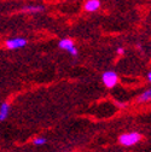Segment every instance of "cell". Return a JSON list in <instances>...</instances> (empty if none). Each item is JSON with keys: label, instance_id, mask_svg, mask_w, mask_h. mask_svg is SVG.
<instances>
[{"label": "cell", "instance_id": "2", "mask_svg": "<svg viewBox=\"0 0 151 152\" xmlns=\"http://www.w3.org/2000/svg\"><path fill=\"white\" fill-rule=\"evenodd\" d=\"M103 83L108 87V88H112V87H115L119 82V76L116 72L114 71H106L103 74Z\"/></svg>", "mask_w": 151, "mask_h": 152}, {"label": "cell", "instance_id": "6", "mask_svg": "<svg viewBox=\"0 0 151 152\" xmlns=\"http://www.w3.org/2000/svg\"><path fill=\"white\" fill-rule=\"evenodd\" d=\"M9 104L7 103H3L0 106V121H4L9 116Z\"/></svg>", "mask_w": 151, "mask_h": 152}, {"label": "cell", "instance_id": "1", "mask_svg": "<svg viewBox=\"0 0 151 152\" xmlns=\"http://www.w3.org/2000/svg\"><path fill=\"white\" fill-rule=\"evenodd\" d=\"M140 139H141V135L139 133L133 132V133H128V134H122L119 138V141L123 146H132V145H136L137 142H139Z\"/></svg>", "mask_w": 151, "mask_h": 152}, {"label": "cell", "instance_id": "4", "mask_svg": "<svg viewBox=\"0 0 151 152\" xmlns=\"http://www.w3.org/2000/svg\"><path fill=\"white\" fill-rule=\"evenodd\" d=\"M6 47L10 50H17V48H22L27 45V40L23 37H15V39H10L6 41Z\"/></svg>", "mask_w": 151, "mask_h": 152}, {"label": "cell", "instance_id": "5", "mask_svg": "<svg viewBox=\"0 0 151 152\" xmlns=\"http://www.w3.org/2000/svg\"><path fill=\"white\" fill-rule=\"evenodd\" d=\"M100 7V0H87L85 3L84 9L87 12H94Z\"/></svg>", "mask_w": 151, "mask_h": 152}, {"label": "cell", "instance_id": "9", "mask_svg": "<svg viewBox=\"0 0 151 152\" xmlns=\"http://www.w3.org/2000/svg\"><path fill=\"white\" fill-rule=\"evenodd\" d=\"M33 144H34L35 146L44 145V144H46V139H45V138H36V139L33 141Z\"/></svg>", "mask_w": 151, "mask_h": 152}, {"label": "cell", "instance_id": "11", "mask_svg": "<svg viewBox=\"0 0 151 152\" xmlns=\"http://www.w3.org/2000/svg\"><path fill=\"white\" fill-rule=\"evenodd\" d=\"M147 80H149V82L151 83V71H150V72L147 74Z\"/></svg>", "mask_w": 151, "mask_h": 152}, {"label": "cell", "instance_id": "7", "mask_svg": "<svg viewBox=\"0 0 151 152\" xmlns=\"http://www.w3.org/2000/svg\"><path fill=\"white\" fill-rule=\"evenodd\" d=\"M44 10V6H40V5H32V6H24L22 9L23 12H27V13H35V12H40Z\"/></svg>", "mask_w": 151, "mask_h": 152}, {"label": "cell", "instance_id": "8", "mask_svg": "<svg viewBox=\"0 0 151 152\" xmlns=\"http://www.w3.org/2000/svg\"><path fill=\"white\" fill-rule=\"evenodd\" d=\"M149 100H151V89H147V91H145L141 96L138 98V102H140V103H144V102H149Z\"/></svg>", "mask_w": 151, "mask_h": 152}, {"label": "cell", "instance_id": "10", "mask_svg": "<svg viewBox=\"0 0 151 152\" xmlns=\"http://www.w3.org/2000/svg\"><path fill=\"white\" fill-rule=\"evenodd\" d=\"M123 53H125V50L122 47H119L117 48V54H123Z\"/></svg>", "mask_w": 151, "mask_h": 152}, {"label": "cell", "instance_id": "3", "mask_svg": "<svg viewBox=\"0 0 151 152\" xmlns=\"http://www.w3.org/2000/svg\"><path fill=\"white\" fill-rule=\"evenodd\" d=\"M58 46H59V48L68 51L73 57L78 56V50H76V47L74 46V41L71 39H62L58 42Z\"/></svg>", "mask_w": 151, "mask_h": 152}]
</instances>
